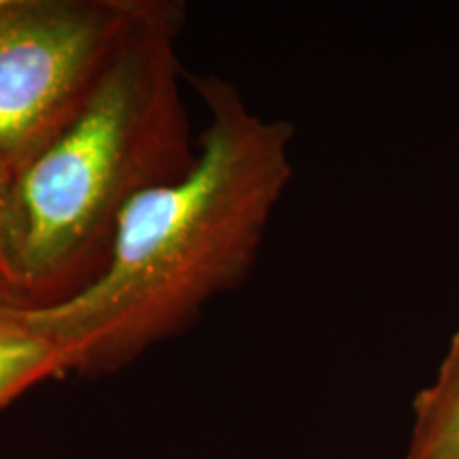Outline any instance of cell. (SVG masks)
I'll return each mask as SVG.
<instances>
[{
  "mask_svg": "<svg viewBox=\"0 0 459 459\" xmlns=\"http://www.w3.org/2000/svg\"><path fill=\"white\" fill-rule=\"evenodd\" d=\"M15 172L7 160L0 158V313L22 311V298L17 290V281L9 260V238H7V215H9V194L13 186Z\"/></svg>",
  "mask_w": 459,
  "mask_h": 459,
  "instance_id": "cell-6",
  "label": "cell"
},
{
  "mask_svg": "<svg viewBox=\"0 0 459 459\" xmlns=\"http://www.w3.org/2000/svg\"><path fill=\"white\" fill-rule=\"evenodd\" d=\"M7 4H9V0H0V11L7 7Z\"/></svg>",
  "mask_w": 459,
  "mask_h": 459,
  "instance_id": "cell-7",
  "label": "cell"
},
{
  "mask_svg": "<svg viewBox=\"0 0 459 459\" xmlns=\"http://www.w3.org/2000/svg\"><path fill=\"white\" fill-rule=\"evenodd\" d=\"M402 459H459V328L436 377L415 395L411 440Z\"/></svg>",
  "mask_w": 459,
  "mask_h": 459,
  "instance_id": "cell-4",
  "label": "cell"
},
{
  "mask_svg": "<svg viewBox=\"0 0 459 459\" xmlns=\"http://www.w3.org/2000/svg\"><path fill=\"white\" fill-rule=\"evenodd\" d=\"M164 0H9L0 11V158L13 172L74 122Z\"/></svg>",
  "mask_w": 459,
  "mask_h": 459,
  "instance_id": "cell-3",
  "label": "cell"
},
{
  "mask_svg": "<svg viewBox=\"0 0 459 459\" xmlns=\"http://www.w3.org/2000/svg\"><path fill=\"white\" fill-rule=\"evenodd\" d=\"M209 122L181 179L124 211L105 273L82 294L9 311L66 355L68 375H108L179 336L249 277L291 177L294 126L247 107L220 74H189Z\"/></svg>",
  "mask_w": 459,
  "mask_h": 459,
  "instance_id": "cell-1",
  "label": "cell"
},
{
  "mask_svg": "<svg viewBox=\"0 0 459 459\" xmlns=\"http://www.w3.org/2000/svg\"><path fill=\"white\" fill-rule=\"evenodd\" d=\"M183 17L164 0L74 122L15 170L7 238L22 311L82 294L108 266L124 211L196 162L179 88Z\"/></svg>",
  "mask_w": 459,
  "mask_h": 459,
  "instance_id": "cell-2",
  "label": "cell"
},
{
  "mask_svg": "<svg viewBox=\"0 0 459 459\" xmlns=\"http://www.w3.org/2000/svg\"><path fill=\"white\" fill-rule=\"evenodd\" d=\"M66 375V355L54 341L0 313V411L39 383Z\"/></svg>",
  "mask_w": 459,
  "mask_h": 459,
  "instance_id": "cell-5",
  "label": "cell"
}]
</instances>
